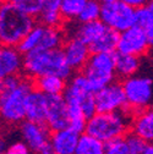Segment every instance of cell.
<instances>
[{
    "mask_svg": "<svg viewBox=\"0 0 153 154\" xmlns=\"http://www.w3.org/2000/svg\"><path fill=\"white\" fill-rule=\"evenodd\" d=\"M66 63L72 69L73 72L82 71L86 63L92 54L91 48L80 38L75 35H67L61 47Z\"/></svg>",
    "mask_w": 153,
    "mask_h": 154,
    "instance_id": "13",
    "label": "cell"
},
{
    "mask_svg": "<svg viewBox=\"0 0 153 154\" xmlns=\"http://www.w3.org/2000/svg\"><path fill=\"white\" fill-rule=\"evenodd\" d=\"M95 108L98 112H111L127 110L125 92L121 81H114L113 83L95 91L94 93Z\"/></svg>",
    "mask_w": 153,
    "mask_h": 154,
    "instance_id": "10",
    "label": "cell"
},
{
    "mask_svg": "<svg viewBox=\"0 0 153 154\" xmlns=\"http://www.w3.org/2000/svg\"><path fill=\"white\" fill-rule=\"evenodd\" d=\"M94 93L95 91L87 77L81 71L75 72L67 80V86L63 94L69 108V116L83 115L88 119L97 112Z\"/></svg>",
    "mask_w": 153,
    "mask_h": 154,
    "instance_id": "5",
    "label": "cell"
},
{
    "mask_svg": "<svg viewBox=\"0 0 153 154\" xmlns=\"http://www.w3.org/2000/svg\"><path fill=\"white\" fill-rule=\"evenodd\" d=\"M142 65L141 56L115 53V70L119 80L127 79L130 76L139 73Z\"/></svg>",
    "mask_w": 153,
    "mask_h": 154,
    "instance_id": "20",
    "label": "cell"
},
{
    "mask_svg": "<svg viewBox=\"0 0 153 154\" xmlns=\"http://www.w3.org/2000/svg\"><path fill=\"white\" fill-rule=\"evenodd\" d=\"M66 37L67 33L65 26L53 27L37 22L23 38V41L18 44L17 48L23 54H27L33 50L59 49L63 47Z\"/></svg>",
    "mask_w": 153,
    "mask_h": 154,
    "instance_id": "6",
    "label": "cell"
},
{
    "mask_svg": "<svg viewBox=\"0 0 153 154\" xmlns=\"http://www.w3.org/2000/svg\"><path fill=\"white\" fill-rule=\"evenodd\" d=\"M0 2H10V0H0Z\"/></svg>",
    "mask_w": 153,
    "mask_h": 154,
    "instance_id": "36",
    "label": "cell"
},
{
    "mask_svg": "<svg viewBox=\"0 0 153 154\" xmlns=\"http://www.w3.org/2000/svg\"><path fill=\"white\" fill-rule=\"evenodd\" d=\"M88 0H63L61 2V15L64 22L71 23L77 20L79 15L85 8Z\"/></svg>",
    "mask_w": 153,
    "mask_h": 154,
    "instance_id": "24",
    "label": "cell"
},
{
    "mask_svg": "<svg viewBox=\"0 0 153 154\" xmlns=\"http://www.w3.org/2000/svg\"><path fill=\"white\" fill-rule=\"evenodd\" d=\"M119 41V32L107 28L104 34L91 47L92 53H117Z\"/></svg>",
    "mask_w": 153,
    "mask_h": 154,
    "instance_id": "23",
    "label": "cell"
},
{
    "mask_svg": "<svg viewBox=\"0 0 153 154\" xmlns=\"http://www.w3.org/2000/svg\"><path fill=\"white\" fill-rule=\"evenodd\" d=\"M37 23V18L18 9L11 0L0 2V43L18 47Z\"/></svg>",
    "mask_w": 153,
    "mask_h": 154,
    "instance_id": "3",
    "label": "cell"
},
{
    "mask_svg": "<svg viewBox=\"0 0 153 154\" xmlns=\"http://www.w3.org/2000/svg\"><path fill=\"white\" fill-rule=\"evenodd\" d=\"M125 3H127L129 5H131L132 8H135L136 10L137 9H141L143 6H146L151 0H124Z\"/></svg>",
    "mask_w": 153,
    "mask_h": 154,
    "instance_id": "31",
    "label": "cell"
},
{
    "mask_svg": "<svg viewBox=\"0 0 153 154\" xmlns=\"http://www.w3.org/2000/svg\"><path fill=\"white\" fill-rule=\"evenodd\" d=\"M98 2H101L102 4H105V3H111V2H115V0H98Z\"/></svg>",
    "mask_w": 153,
    "mask_h": 154,
    "instance_id": "35",
    "label": "cell"
},
{
    "mask_svg": "<svg viewBox=\"0 0 153 154\" xmlns=\"http://www.w3.org/2000/svg\"><path fill=\"white\" fill-rule=\"evenodd\" d=\"M81 133L76 132L71 127L52 131L49 144L55 154H73L77 147Z\"/></svg>",
    "mask_w": 153,
    "mask_h": 154,
    "instance_id": "16",
    "label": "cell"
},
{
    "mask_svg": "<svg viewBox=\"0 0 153 154\" xmlns=\"http://www.w3.org/2000/svg\"><path fill=\"white\" fill-rule=\"evenodd\" d=\"M69 108L64 95H48V114L45 124L50 131L69 127Z\"/></svg>",
    "mask_w": 153,
    "mask_h": 154,
    "instance_id": "14",
    "label": "cell"
},
{
    "mask_svg": "<svg viewBox=\"0 0 153 154\" xmlns=\"http://www.w3.org/2000/svg\"><path fill=\"white\" fill-rule=\"evenodd\" d=\"M94 91H98L118 80L115 53H92L81 71Z\"/></svg>",
    "mask_w": 153,
    "mask_h": 154,
    "instance_id": "8",
    "label": "cell"
},
{
    "mask_svg": "<svg viewBox=\"0 0 153 154\" xmlns=\"http://www.w3.org/2000/svg\"><path fill=\"white\" fill-rule=\"evenodd\" d=\"M102 11V3L98 0H88L85 8L82 9L81 14L79 15L76 22H91L99 20Z\"/></svg>",
    "mask_w": 153,
    "mask_h": 154,
    "instance_id": "25",
    "label": "cell"
},
{
    "mask_svg": "<svg viewBox=\"0 0 153 154\" xmlns=\"http://www.w3.org/2000/svg\"><path fill=\"white\" fill-rule=\"evenodd\" d=\"M75 72L66 63L61 48L50 50H33L23 54L22 75L34 81L38 77L56 75L69 80Z\"/></svg>",
    "mask_w": 153,
    "mask_h": 154,
    "instance_id": "2",
    "label": "cell"
},
{
    "mask_svg": "<svg viewBox=\"0 0 153 154\" xmlns=\"http://www.w3.org/2000/svg\"><path fill=\"white\" fill-rule=\"evenodd\" d=\"M8 147V144H6V141L4 140V138H2L0 137V154H2L4 150H5V148Z\"/></svg>",
    "mask_w": 153,
    "mask_h": 154,
    "instance_id": "34",
    "label": "cell"
},
{
    "mask_svg": "<svg viewBox=\"0 0 153 154\" xmlns=\"http://www.w3.org/2000/svg\"><path fill=\"white\" fill-rule=\"evenodd\" d=\"M36 154H55V152L53 150V148L50 147V144H48L44 148H42L39 152H37Z\"/></svg>",
    "mask_w": 153,
    "mask_h": 154,
    "instance_id": "32",
    "label": "cell"
},
{
    "mask_svg": "<svg viewBox=\"0 0 153 154\" xmlns=\"http://www.w3.org/2000/svg\"><path fill=\"white\" fill-rule=\"evenodd\" d=\"M151 49L147 35L145 29L135 25L123 32L119 33V41H118V53L130 54L136 56H143Z\"/></svg>",
    "mask_w": 153,
    "mask_h": 154,
    "instance_id": "11",
    "label": "cell"
},
{
    "mask_svg": "<svg viewBox=\"0 0 153 154\" xmlns=\"http://www.w3.org/2000/svg\"><path fill=\"white\" fill-rule=\"evenodd\" d=\"M21 140L34 152H39L42 148L49 144L52 131L47 124H39L30 120H25L18 125Z\"/></svg>",
    "mask_w": 153,
    "mask_h": 154,
    "instance_id": "12",
    "label": "cell"
},
{
    "mask_svg": "<svg viewBox=\"0 0 153 154\" xmlns=\"http://www.w3.org/2000/svg\"><path fill=\"white\" fill-rule=\"evenodd\" d=\"M23 69V53L17 47L0 45V79L21 75Z\"/></svg>",
    "mask_w": 153,
    "mask_h": 154,
    "instance_id": "15",
    "label": "cell"
},
{
    "mask_svg": "<svg viewBox=\"0 0 153 154\" xmlns=\"http://www.w3.org/2000/svg\"><path fill=\"white\" fill-rule=\"evenodd\" d=\"M61 2L63 0H43L41 12L37 16V22L53 27L65 26L61 15Z\"/></svg>",
    "mask_w": 153,
    "mask_h": 154,
    "instance_id": "19",
    "label": "cell"
},
{
    "mask_svg": "<svg viewBox=\"0 0 153 154\" xmlns=\"http://www.w3.org/2000/svg\"><path fill=\"white\" fill-rule=\"evenodd\" d=\"M132 116L129 110L95 112L87 119L86 133L107 143L113 140L125 137L131 131Z\"/></svg>",
    "mask_w": 153,
    "mask_h": 154,
    "instance_id": "4",
    "label": "cell"
},
{
    "mask_svg": "<svg viewBox=\"0 0 153 154\" xmlns=\"http://www.w3.org/2000/svg\"><path fill=\"white\" fill-rule=\"evenodd\" d=\"M136 25L141 26L145 29L146 35H147V39H148V43H149V47L153 48V20H151V18H146V20L137 21Z\"/></svg>",
    "mask_w": 153,
    "mask_h": 154,
    "instance_id": "30",
    "label": "cell"
},
{
    "mask_svg": "<svg viewBox=\"0 0 153 154\" xmlns=\"http://www.w3.org/2000/svg\"><path fill=\"white\" fill-rule=\"evenodd\" d=\"M33 88V81L22 73L4 79L0 91V121L6 125L25 121L27 98Z\"/></svg>",
    "mask_w": 153,
    "mask_h": 154,
    "instance_id": "1",
    "label": "cell"
},
{
    "mask_svg": "<svg viewBox=\"0 0 153 154\" xmlns=\"http://www.w3.org/2000/svg\"><path fill=\"white\" fill-rule=\"evenodd\" d=\"M137 10L124 0H115L111 3L102 4L99 20L109 28L123 32L136 25Z\"/></svg>",
    "mask_w": 153,
    "mask_h": 154,
    "instance_id": "9",
    "label": "cell"
},
{
    "mask_svg": "<svg viewBox=\"0 0 153 154\" xmlns=\"http://www.w3.org/2000/svg\"><path fill=\"white\" fill-rule=\"evenodd\" d=\"M33 85L36 89L41 91L45 95H59L64 94L67 86V80L56 75H48L36 79Z\"/></svg>",
    "mask_w": 153,
    "mask_h": 154,
    "instance_id": "21",
    "label": "cell"
},
{
    "mask_svg": "<svg viewBox=\"0 0 153 154\" xmlns=\"http://www.w3.org/2000/svg\"><path fill=\"white\" fill-rule=\"evenodd\" d=\"M73 154H105V143L85 132L80 136Z\"/></svg>",
    "mask_w": 153,
    "mask_h": 154,
    "instance_id": "22",
    "label": "cell"
},
{
    "mask_svg": "<svg viewBox=\"0 0 153 154\" xmlns=\"http://www.w3.org/2000/svg\"><path fill=\"white\" fill-rule=\"evenodd\" d=\"M127 110L135 115L153 104V77L136 73L121 80Z\"/></svg>",
    "mask_w": 153,
    "mask_h": 154,
    "instance_id": "7",
    "label": "cell"
},
{
    "mask_svg": "<svg viewBox=\"0 0 153 154\" xmlns=\"http://www.w3.org/2000/svg\"><path fill=\"white\" fill-rule=\"evenodd\" d=\"M33 153L34 152L22 140H20L8 144V147L2 154H33Z\"/></svg>",
    "mask_w": 153,
    "mask_h": 154,
    "instance_id": "29",
    "label": "cell"
},
{
    "mask_svg": "<svg viewBox=\"0 0 153 154\" xmlns=\"http://www.w3.org/2000/svg\"><path fill=\"white\" fill-rule=\"evenodd\" d=\"M125 140H126V143H127V146L130 148L131 154H140L145 149V147L147 144V141H145L142 137H140L139 134H136L135 132H132V131H130L126 134Z\"/></svg>",
    "mask_w": 153,
    "mask_h": 154,
    "instance_id": "28",
    "label": "cell"
},
{
    "mask_svg": "<svg viewBox=\"0 0 153 154\" xmlns=\"http://www.w3.org/2000/svg\"><path fill=\"white\" fill-rule=\"evenodd\" d=\"M105 154H131L125 137H120L105 143Z\"/></svg>",
    "mask_w": 153,
    "mask_h": 154,
    "instance_id": "27",
    "label": "cell"
},
{
    "mask_svg": "<svg viewBox=\"0 0 153 154\" xmlns=\"http://www.w3.org/2000/svg\"><path fill=\"white\" fill-rule=\"evenodd\" d=\"M11 2L20 10L36 18L39 15L43 4V0H11Z\"/></svg>",
    "mask_w": 153,
    "mask_h": 154,
    "instance_id": "26",
    "label": "cell"
},
{
    "mask_svg": "<svg viewBox=\"0 0 153 154\" xmlns=\"http://www.w3.org/2000/svg\"><path fill=\"white\" fill-rule=\"evenodd\" d=\"M140 154H153V143L147 142V144H146L145 149H143Z\"/></svg>",
    "mask_w": 153,
    "mask_h": 154,
    "instance_id": "33",
    "label": "cell"
},
{
    "mask_svg": "<svg viewBox=\"0 0 153 154\" xmlns=\"http://www.w3.org/2000/svg\"><path fill=\"white\" fill-rule=\"evenodd\" d=\"M0 45H2V43H0Z\"/></svg>",
    "mask_w": 153,
    "mask_h": 154,
    "instance_id": "37",
    "label": "cell"
},
{
    "mask_svg": "<svg viewBox=\"0 0 153 154\" xmlns=\"http://www.w3.org/2000/svg\"><path fill=\"white\" fill-rule=\"evenodd\" d=\"M131 131L145 141L153 143V104L133 115Z\"/></svg>",
    "mask_w": 153,
    "mask_h": 154,
    "instance_id": "18",
    "label": "cell"
},
{
    "mask_svg": "<svg viewBox=\"0 0 153 154\" xmlns=\"http://www.w3.org/2000/svg\"><path fill=\"white\" fill-rule=\"evenodd\" d=\"M47 114H48V95L33 88L26 103V120L45 124Z\"/></svg>",
    "mask_w": 153,
    "mask_h": 154,
    "instance_id": "17",
    "label": "cell"
}]
</instances>
